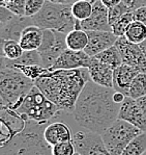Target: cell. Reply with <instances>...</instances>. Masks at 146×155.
Wrapping results in <instances>:
<instances>
[{
    "label": "cell",
    "mask_w": 146,
    "mask_h": 155,
    "mask_svg": "<svg viewBox=\"0 0 146 155\" xmlns=\"http://www.w3.org/2000/svg\"><path fill=\"white\" fill-rule=\"evenodd\" d=\"M115 90L89 80L74 109V119L84 129L102 133L118 119L120 104L113 100Z\"/></svg>",
    "instance_id": "1"
},
{
    "label": "cell",
    "mask_w": 146,
    "mask_h": 155,
    "mask_svg": "<svg viewBox=\"0 0 146 155\" xmlns=\"http://www.w3.org/2000/svg\"><path fill=\"white\" fill-rule=\"evenodd\" d=\"M89 80L91 79L87 68L49 70L37 78L34 84L61 111L73 114L77 100Z\"/></svg>",
    "instance_id": "2"
},
{
    "label": "cell",
    "mask_w": 146,
    "mask_h": 155,
    "mask_svg": "<svg viewBox=\"0 0 146 155\" xmlns=\"http://www.w3.org/2000/svg\"><path fill=\"white\" fill-rule=\"evenodd\" d=\"M34 87V81L15 69L1 68L0 96L2 106L17 110L28 93Z\"/></svg>",
    "instance_id": "3"
},
{
    "label": "cell",
    "mask_w": 146,
    "mask_h": 155,
    "mask_svg": "<svg viewBox=\"0 0 146 155\" xmlns=\"http://www.w3.org/2000/svg\"><path fill=\"white\" fill-rule=\"evenodd\" d=\"M33 25L42 29H53L67 35L76 27L77 19L72 13V5L53 3L46 0L43 8L31 17Z\"/></svg>",
    "instance_id": "4"
},
{
    "label": "cell",
    "mask_w": 146,
    "mask_h": 155,
    "mask_svg": "<svg viewBox=\"0 0 146 155\" xmlns=\"http://www.w3.org/2000/svg\"><path fill=\"white\" fill-rule=\"evenodd\" d=\"M15 111H17L27 122L30 121L43 125L57 117L61 110L34 84L19 108Z\"/></svg>",
    "instance_id": "5"
},
{
    "label": "cell",
    "mask_w": 146,
    "mask_h": 155,
    "mask_svg": "<svg viewBox=\"0 0 146 155\" xmlns=\"http://www.w3.org/2000/svg\"><path fill=\"white\" fill-rule=\"evenodd\" d=\"M142 132V130L128 121L117 119L101 135L110 154L121 155L129 143Z\"/></svg>",
    "instance_id": "6"
},
{
    "label": "cell",
    "mask_w": 146,
    "mask_h": 155,
    "mask_svg": "<svg viewBox=\"0 0 146 155\" xmlns=\"http://www.w3.org/2000/svg\"><path fill=\"white\" fill-rule=\"evenodd\" d=\"M39 125L34 123L33 127H29L22 131L20 135L13 142L8 143L6 155H52L51 146L44 139V133L39 134L35 127Z\"/></svg>",
    "instance_id": "7"
},
{
    "label": "cell",
    "mask_w": 146,
    "mask_h": 155,
    "mask_svg": "<svg viewBox=\"0 0 146 155\" xmlns=\"http://www.w3.org/2000/svg\"><path fill=\"white\" fill-rule=\"evenodd\" d=\"M65 39V33L53 29H44L43 42L37 50L44 68L50 69L58 57L67 49Z\"/></svg>",
    "instance_id": "8"
},
{
    "label": "cell",
    "mask_w": 146,
    "mask_h": 155,
    "mask_svg": "<svg viewBox=\"0 0 146 155\" xmlns=\"http://www.w3.org/2000/svg\"><path fill=\"white\" fill-rule=\"evenodd\" d=\"M76 151L82 155H111L107 150L102 135L90 130H79L73 135Z\"/></svg>",
    "instance_id": "9"
},
{
    "label": "cell",
    "mask_w": 146,
    "mask_h": 155,
    "mask_svg": "<svg viewBox=\"0 0 146 155\" xmlns=\"http://www.w3.org/2000/svg\"><path fill=\"white\" fill-rule=\"evenodd\" d=\"M115 46L120 53L122 63L135 68L139 73H146V57L140 45L129 42L123 35L117 39Z\"/></svg>",
    "instance_id": "10"
},
{
    "label": "cell",
    "mask_w": 146,
    "mask_h": 155,
    "mask_svg": "<svg viewBox=\"0 0 146 155\" xmlns=\"http://www.w3.org/2000/svg\"><path fill=\"white\" fill-rule=\"evenodd\" d=\"M80 28L82 30H103L112 31L109 23V8L103 4L101 0L93 2V11L88 19L80 21Z\"/></svg>",
    "instance_id": "11"
},
{
    "label": "cell",
    "mask_w": 146,
    "mask_h": 155,
    "mask_svg": "<svg viewBox=\"0 0 146 155\" xmlns=\"http://www.w3.org/2000/svg\"><path fill=\"white\" fill-rule=\"evenodd\" d=\"M92 56H89L85 51H74L67 49L49 70H73V69L88 68Z\"/></svg>",
    "instance_id": "12"
},
{
    "label": "cell",
    "mask_w": 146,
    "mask_h": 155,
    "mask_svg": "<svg viewBox=\"0 0 146 155\" xmlns=\"http://www.w3.org/2000/svg\"><path fill=\"white\" fill-rule=\"evenodd\" d=\"M88 35V45L84 51L89 56H95L104 50L114 46L118 38L112 31L103 30H87Z\"/></svg>",
    "instance_id": "13"
},
{
    "label": "cell",
    "mask_w": 146,
    "mask_h": 155,
    "mask_svg": "<svg viewBox=\"0 0 146 155\" xmlns=\"http://www.w3.org/2000/svg\"><path fill=\"white\" fill-rule=\"evenodd\" d=\"M118 119L128 121L143 132H146V118L136 99L126 97L120 105Z\"/></svg>",
    "instance_id": "14"
},
{
    "label": "cell",
    "mask_w": 146,
    "mask_h": 155,
    "mask_svg": "<svg viewBox=\"0 0 146 155\" xmlns=\"http://www.w3.org/2000/svg\"><path fill=\"white\" fill-rule=\"evenodd\" d=\"M43 133L45 140L51 147L59 143L72 142L73 135H74L69 126L61 121H55L51 124H48L43 130Z\"/></svg>",
    "instance_id": "15"
},
{
    "label": "cell",
    "mask_w": 146,
    "mask_h": 155,
    "mask_svg": "<svg viewBox=\"0 0 146 155\" xmlns=\"http://www.w3.org/2000/svg\"><path fill=\"white\" fill-rule=\"evenodd\" d=\"M138 74V70H136L135 68L122 64L115 69L113 73V89L117 92L123 93L128 97L129 87Z\"/></svg>",
    "instance_id": "16"
},
{
    "label": "cell",
    "mask_w": 146,
    "mask_h": 155,
    "mask_svg": "<svg viewBox=\"0 0 146 155\" xmlns=\"http://www.w3.org/2000/svg\"><path fill=\"white\" fill-rule=\"evenodd\" d=\"M29 25H33L30 17L14 16L5 24L1 25V39L19 42L23 30Z\"/></svg>",
    "instance_id": "17"
},
{
    "label": "cell",
    "mask_w": 146,
    "mask_h": 155,
    "mask_svg": "<svg viewBox=\"0 0 146 155\" xmlns=\"http://www.w3.org/2000/svg\"><path fill=\"white\" fill-rule=\"evenodd\" d=\"M89 76L93 82L106 87H113V73L114 70L106 66L96 57L92 56L88 68Z\"/></svg>",
    "instance_id": "18"
},
{
    "label": "cell",
    "mask_w": 146,
    "mask_h": 155,
    "mask_svg": "<svg viewBox=\"0 0 146 155\" xmlns=\"http://www.w3.org/2000/svg\"><path fill=\"white\" fill-rule=\"evenodd\" d=\"M43 35L44 29L35 25H29L23 30L19 43L24 51L39 50L43 42Z\"/></svg>",
    "instance_id": "19"
},
{
    "label": "cell",
    "mask_w": 146,
    "mask_h": 155,
    "mask_svg": "<svg viewBox=\"0 0 146 155\" xmlns=\"http://www.w3.org/2000/svg\"><path fill=\"white\" fill-rule=\"evenodd\" d=\"M15 65H39L42 64V58L37 50H32V51H24L22 56H20L18 59L11 61L5 57L1 56V68H11Z\"/></svg>",
    "instance_id": "20"
},
{
    "label": "cell",
    "mask_w": 146,
    "mask_h": 155,
    "mask_svg": "<svg viewBox=\"0 0 146 155\" xmlns=\"http://www.w3.org/2000/svg\"><path fill=\"white\" fill-rule=\"evenodd\" d=\"M67 49L74 51H84L88 45V35L85 30L74 29L67 35Z\"/></svg>",
    "instance_id": "21"
},
{
    "label": "cell",
    "mask_w": 146,
    "mask_h": 155,
    "mask_svg": "<svg viewBox=\"0 0 146 155\" xmlns=\"http://www.w3.org/2000/svg\"><path fill=\"white\" fill-rule=\"evenodd\" d=\"M95 57H96L98 61H102L103 64H105L109 68H111L112 70H115V69L118 68L119 66L123 64L120 53H119L118 49L116 48L115 45L110 47V48L104 50L101 53L96 54Z\"/></svg>",
    "instance_id": "22"
},
{
    "label": "cell",
    "mask_w": 146,
    "mask_h": 155,
    "mask_svg": "<svg viewBox=\"0 0 146 155\" xmlns=\"http://www.w3.org/2000/svg\"><path fill=\"white\" fill-rule=\"evenodd\" d=\"M124 37L129 42L135 44H141L146 40V25L138 21H133L129 26Z\"/></svg>",
    "instance_id": "23"
},
{
    "label": "cell",
    "mask_w": 146,
    "mask_h": 155,
    "mask_svg": "<svg viewBox=\"0 0 146 155\" xmlns=\"http://www.w3.org/2000/svg\"><path fill=\"white\" fill-rule=\"evenodd\" d=\"M93 11V2L88 0H76L72 4V13L79 21L88 19Z\"/></svg>",
    "instance_id": "24"
},
{
    "label": "cell",
    "mask_w": 146,
    "mask_h": 155,
    "mask_svg": "<svg viewBox=\"0 0 146 155\" xmlns=\"http://www.w3.org/2000/svg\"><path fill=\"white\" fill-rule=\"evenodd\" d=\"M1 47H2V56L11 61L18 59L24 53V49L21 47L20 43L11 40H2L1 39Z\"/></svg>",
    "instance_id": "25"
},
{
    "label": "cell",
    "mask_w": 146,
    "mask_h": 155,
    "mask_svg": "<svg viewBox=\"0 0 146 155\" xmlns=\"http://www.w3.org/2000/svg\"><path fill=\"white\" fill-rule=\"evenodd\" d=\"M146 152V132H142L126 146L121 155H143Z\"/></svg>",
    "instance_id": "26"
},
{
    "label": "cell",
    "mask_w": 146,
    "mask_h": 155,
    "mask_svg": "<svg viewBox=\"0 0 146 155\" xmlns=\"http://www.w3.org/2000/svg\"><path fill=\"white\" fill-rule=\"evenodd\" d=\"M146 96V73H139L132 82L128 97L138 99Z\"/></svg>",
    "instance_id": "27"
},
{
    "label": "cell",
    "mask_w": 146,
    "mask_h": 155,
    "mask_svg": "<svg viewBox=\"0 0 146 155\" xmlns=\"http://www.w3.org/2000/svg\"><path fill=\"white\" fill-rule=\"evenodd\" d=\"M8 69H15V70L20 71L33 81L49 71V69H46L39 65H15Z\"/></svg>",
    "instance_id": "28"
},
{
    "label": "cell",
    "mask_w": 146,
    "mask_h": 155,
    "mask_svg": "<svg viewBox=\"0 0 146 155\" xmlns=\"http://www.w3.org/2000/svg\"><path fill=\"white\" fill-rule=\"evenodd\" d=\"M133 21H134L133 12H129V13L120 17L118 20H116L111 25L112 32L114 33L117 38L123 37V35H126V30H128L129 26L131 25V23L133 22Z\"/></svg>",
    "instance_id": "29"
},
{
    "label": "cell",
    "mask_w": 146,
    "mask_h": 155,
    "mask_svg": "<svg viewBox=\"0 0 146 155\" xmlns=\"http://www.w3.org/2000/svg\"><path fill=\"white\" fill-rule=\"evenodd\" d=\"M129 12H133V11H132V8H129L128 4L124 3L123 1H121L118 5L113 6V8H109V23H110V25H112L113 23H114L116 20H118L120 17L129 13Z\"/></svg>",
    "instance_id": "30"
},
{
    "label": "cell",
    "mask_w": 146,
    "mask_h": 155,
    "mask_svg": "<svg viewBox=\"0 0 146 155\" xmlns=\"http://www.w3.org/2000/svg\"><path fill=\"white\" fill-rule=\"evenodd\" d=\"M52 155H74L76 153V147L72 142H63L51 147Z\"/></svg>",
    "instance_id": "31"
},
{
    "label": "cell",
    "mask_w": 146,
    "mask_h": 155,
    "mask_svg": "<svg viewBox=\"0 0 146 155\" xmlns=\"http://www.w3.org/2000/svg\"><path fill=\"white\" fill-rule=\"evenodd\" d=\"M46 0H26L25 4V16L33 17L43 8Z\"/></svg>",
    "instance_id": "32"
},
{
    "label": "cell",
    "mask_w": 146,
    "mask_h": 155,
    "mask_svg": "<svg viewBox=\"0 0 146 155\" xmlns=\"http://www.w3.org/2000/svg\"><path fill=\"white\" fill-rule=\"evenodd\" d=\"M25 4H26V0H15V1L11 2V3L4 4L3 6L8 8L16 16L25 17Z\"/></svg>",
    "instance_id": "33"
},
{
    "label": "cell",
    "mask_w": 146,
    "mask_h": 155,
    "mask_svg": "<svg viewBox=\"0 0 146 155\" xmlns=\"http://www.w3.org/2000/svg\"><path fill=\"white\" fill-rule=\"evenodd\" d=\"M134 21H138L146 25V5H142L140 8L133 11Z\"/></svg>",
    "instance_id": "34"
},
{
    "label": "cell",
    "mask_w": 146,
    "mask_h": 155,
    "mask_svg": "<svg viewBox=\"0 0 146 155\" xmlns=\"http://www.w3.org/2000/svg\"><path fill=\"white\" fill-rule=\"evenodd\" d=\"M122 1L126 4H128L129 8H132V11L142 6L143 3H144V0H122Z\"/></svg>",
    "instance_id": "35"
},
{
    "label": "cell",
    "mask_w": 146,
    "mask_h": 155,
    "mask_svg": "<svg viewBox=\"0 0 146 155\" xmlns=\"http://www.w3.org/2000/svg\"><path fill=\"white\" fill-rule=\"evenodd\" d=\"M126 96L123 94V93H120V92H117V91H115L114 95H113V100H114L115 103L117 104H122V102L126 100Z\"/></svg>",
    "instance_id": "36"
},
{
    "label": "cell",
    "mask_w": 146,
    "mask_h": 155,
    "mask_svg": "<svg viewBox=\"0 0 146 155\" xmlns=\"http://www.w3.org/2000/svg\"><path fill=\"white\" fill-rule=\"evenodd\" d=\"M101 1H102L104 5L107 6L108 8H113V6L118 5L122 0H101Z\"/></svg>",
    "instance_id": "37"
},
{
    "label": "cell",
    "mask_w": 146,
    "mask_h": 155,
    "mask_svg": "<svg viewBox=\"0 0 146 155\" xmlns=\"http://www.w3.org/2000/svg\"><path fill=\"white\" fill-rule=\"evenodd\" d=\"M48 1H51L53 3H58V4H69V5H72L76 0H48Z\"/></svg>",
    "instance_id": "38"
},
{
    "label": "cell",
    "mask_w": 146,
    "mask_h": 155,
    "mask_svg": "<svg viewBox=\"0 0 146 155\" xmlns=\"http://www.w3.org/2000/svg\"><path fill=\"white\" fill-rule=\"evenodd\" d=\"M140 45V47H141V49H142V51H143V54L145 55V57H146V40L144 42H142L141 44H139Z\"/></svg>",
    "instance_id": "39"
},
{
    "label": "cell",
    "mask_w": 146,
    "mask_h": 155,
    "mask_svg": "<svg viewBox=\"0 0 146 155\" xmlns=\"http://www.w3.org/2000/svg\"><path fill=\"white\" fill-rule=\"evenodd\" d=\"M13 1H15V0H1V5H4L6 3H11Z\"/></svg>",
    "instance_id": "40"
},
{
    "label": "cell",
    "mask_w": 146,
    "mask_h": 155,
    "mask_svg": "<svg viewBox=\"0 0 146 155\" xmlns=\"http://www.w3.org/2000/svg\"><path fill=\"white\" fill-rule=\"evenodd\" d=\"M74 155H82V154H80V153H79V152H76V153H75Z\"/></svg>",
    "instance_id": "41"
},
{
    "label": "cell",
    "mask_w": 146,
    "mask_h": 155,
    "mask_svg": "<svg viewBox=\"0 0 146 155\" xmlns=\"http://www.w3.org/2000/svg\"><path fill=\"white\" fill-rule=\"evenodd\" d=\"M88 1H91V2H95V1H96V0H88Z\"/></svg>",
    "instance_id": "42"
},
{
    "label": "cell",
    "mask_w": 146,
    "mask_h": 155,
    "mask_svg": "<svg viewBox=\"0 0 146 155\" xmlns=\"http://www.w3.org/2000/svg\"><path fill=\"white\" fill-rule=\"evenodd\" d=\"M143 5H146V0H144V3H143Z\"/></svg>",
    "instance_id": "43"
},
{
    "label": "cell",
    "mask_w": 146,
    "mask_h": 155,
    "mask_svg": "<svg viewBox=\"0 0 146 155\" xmlns=\"http://www.w3.org/2000/svg\"><path fill=\"white\" fill-rule=\"evenodd\" d=\"M143 155H146V152H145V153H144V154H143Z\"/></svg>",
    "instance_id": "44"
}]
</instances>
